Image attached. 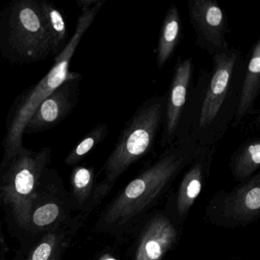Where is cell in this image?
Returning a JSON list of instances; mask_svg holds the SVG:
<instances>
[{
    "mask_svg": "<svg viewBox=\"0 0 260 260\" xmlns=\"http://www.w3.org/2000/svg\"><path fill=\"white\" fill-rule=\"evenodd\" d=\"M245 63L241 51L236 48L212 56V71L202 70L187 100L176 138L188 140L199 147H215L235 117Z\"/></svg>",
    "mask_w": 260,
    "mask_h": 260,
    "instance_id": "6da1fadb",
    "label": "cell"
},
{
    "mask_svg": "<svg viewBox=\"0 0 260 260\" xmlns=\"http://www.w3.org/2000/svg\"><path fill=\"white\" fill-rule=\"evenodd\" d=\"M106 1L100 0L92 8L82 12L77 20L75 32L64 50L54 57V65L51 71L37 84L27 89L15 102L7 121V133L3 142L4 155L2 162L11 159L23 148L24 131L30 118L39 105L71 77L72 72L70 71V64L73 56Z\"/></svg>",
    "mask_w": 260,
    "mask_h": 260,
    "instance_id": "7a4b0ae2",
    "label": "cell"
},
{
    "mask_svg": "<svg viewBox=\"0 0 260 260\" xmlns=\"http://www.w3.org/2000/svg\"><path fill=\"white\" fill-rule=\"evenodd\" d=\"M0 51L13 63H35L51 57L39 0H16L1 12Z\"/></svg>",
    "mask_w": 260,
    "mask_h": 260,
    "instance_id": "3957f363",
    "label": "cell"
},
{
    "mask_svg": "<svg viewBox=\"0 0 260 260\" xmlns=\"http://www.w3.org/2000/svg\"><path fill=\"white\" fill-rule=\"evenodd\" d=\"M51 159L50 147L32 150L24 147L0 165V202L11 210L16 223L25 229L33 200Z\"/></svg>",
    "mask_w": 260,
    "mask_h": 260,
    "instance_id": "277c9868",
    "label": "cell"
},
{
    "mask_svg": "<svg viewBox=\"0 0 260 260\" xmlns=\"http://www.w3.org/2000/svg\"><path fill=\"white\" fill-rule=\"evenodd\" d=\"M166 98L165 94L147 99L126 123L105 165L109 179L119 176L153 148L164 124Z\"/></svg>",
    "mask_w": 260,
    "mask_h": 260,
    "instance_id": "5b68a950",
    "label": "cell"
},
{
    "mask_svg": "<svg viewBox=\"0 0 260 260\" xmlns=\"http://www.w3.org/2000/svg\"><path fill=\"white\" fill-rule=\"evenodd\" d=\"M189 22L196 35V44L210 55L229 48L228 18L214 0H188Z\"/></svg>",
    "mask_w": 260,
    "mask_h": 260,
    "instance_id": "8992f818",
    "label": "cell"
},
{
    "mask_svg": "<svg viewBox=\"0 0 260 260\" xmlns=\"http://www.w3.org/2000/svg\"><path fill=\"white\" fill-rule=\"evenodd\" d=\"M81 79L80 74L72 72L69 79L39 105L24 135L46 132L66 119L78 103Z\"/></svg>",
    "mask_w": 260,
    "mask_h": 260,
    "instance_id": "52a82bcc",
    "label": "cell"
},
{
    "mask_svg": "<svg viewBox=\"0 0 260 260\" xmlns=\"http://www.w3.org/2000/svg\"><path fill=\"white\" fill-rule=\"evenodd\" d=\"M194 65L191 58L179 57L173 71L168 92L166 94L165 115L161 144L168 147L176 140L179 123L188 97V88Z\"/></svg>",
    "mask_w": 260,
    "mask_h": 260,
    "instance_id": "ba28073f",
    "label": "cell"
},
{
    "mask_svg": "<svg viewBox=\"0 0 260 260\" xmlns=\"http://www.w3.org/2000/svg\"><path fill=\"white\" fill-rule=\"evenodd\" d=\"M260 93V39L252 45L249 61L245 69L238 106L232 127H235L248 115L256 113L254 106Z\"/></svg>",
    "mask_w": 260,
    "mask_h": 260,
    "instance_id": "9c48e42d",
    "label": "cell"
},
{
    "mask_svg": "<svg viewBox=\"0 0 260 260\" xmlns=\"http://www.w3.org/2000/svg\"><path fill=\"white\" fill-rule=\"evenodd\" d=\"M182 19L176 5H171L167 12L159 33L156 50L158 69L165 66L173 56L176 47L182 39Z\"/></svg>",
    "mask_w": 260,
    "mask_h": 260,
    "instance_id": "30bf717a",
    "label": "cell"
},
{
    "mask_svg": "<svg viewBox=\"0 0 260 260\" xmlns=\"http://www.w3.org/2000/svg\"><path fill=\"white\" fill-rule=\"evenodd\" d=\"M174 237V231L167 222H155L141 242L136 260L160 259Z\"/></svg>",
    "mask_w": 260,
    "mask_h": 260,
    "instance_id": "8fae6325",
    "label": "cell"
},
{
    "mask_svg": "<svg viewBox=\"0 0 260 260\" xmlns=\"http://www.w3.org/2000/svg\"><path fill=\"white\" fill-rule=\"evenodd\" d=\"M49 40L51 57H57L68 45V28L61 12L52 3L39 1Z\"/></svg>",
    "mask_w": 260,
    "mask_h": 260,
    "instance_id": "7c38bea8",
    "label": "cell"
},
{
    "mask_svg": "<svg viewBox=\"0 0 260 260\" xmlns=\"http://www.w3.org/2000/svg\"><path fill=\"white\" fill-rule=\"evenodd\" d=\"M236 175L245 177L255 171L260 164V140L252 138L243 143L232 159Z\"/></svg>",
    "mask_w": 260,
    "mask_h": 260,
    "instance_id": "4fadbf2b",
    "label": "cell"
},
{
    "mask_svg": "<svg viewBox=\"0 0 260 260\" xmlns=\"http://www.w3.org/2000/svg\"><path fill=\"white\" fill-rule=\"evenodd\" d=\"M30 211L28 228L45 229L59 221L63 215L62 206L58 202H33Z\"/></svg>",
    "mask_w": 260,
    "mask_h": 260,
    "instance_id": "5bb4252c",
    "label": "cell"
},
{
    "mask_svg": "<svg viewBox=\"0 0 260 260\" xmlns=\"http://www.w3.org/2000/svg\"><path fill=\"white\" fill-rule=\"evenodd\" d=\"M108 135L107 124L103 123L95 126L71 150L65 159V162L69 166L78 164L99 144L105 141Z\"/></svg>",
    "mask_w": 260,
    "mask_h": 260,
    "instance_id": "9a60e30c",
    "label": "cell"
},
{
    "mask_svg": "<svg viewBox=\"0 0 260 260\" xmlns=\"http://www.w3.org/2000/svg\"><path fill=\"white\" fill-rule=\"evenodd\" d=\"M93 171L86 167H77L73 170L71 181L74 196L80 202H83L92 185Z\"/></svg>",
    "mask_w": 260,
    "mask_h": 260,
    "instance_id": "2e32d148",
    "label": "cell"
},
{
    "mask_svg": "<svg viewBox=\"0 0 260 260\" xmlns=\"http://www.w3.org/2000/svg\"><path fill=\"white\" fill-rule=\"evenodd\" d=\"M58 243L57 234H48L44 240L36 246L27 260H50L54 253V249Z\"/></svg>",
    "mask_w": 260,
    "mask_h": 260,
    "instance_id": "e0dca14e",
    "label": "cell"
},
{
    "mask_svg": "<svg viewBox=\"0 0 260 260\" xmlns=\"http://www.w3.org/2000/svg\"><path fill=\"white\" fill-rule=\"evenodd\" d=\"M246 206L249 210L256 211L260 208V188L258 186L251 188L245 199Z\"/></svg>",
    "mask_w": 260,
    "mask_h": 260,
    "instance_id": "ac0fdd59",
    "label": "cell"
},
{
    "mask_svg": "<svg viewBox=\"0 0 260 260\" xmlns=\"http://www.w3.org/2000/svg\"><path fill=\"white\" fill-rule=\"evenodd\" d=\"M100 0H77V4L82 12L86 11L95 6Z\"/></svg>",
    "mask_w": 260,
    "mask_h": 260,
    "instance_id": "d6986e66",
    "label": "cell"
},
{
    "mask_svg": "<svg viewBox=\"0 0 260 260\" xmlns=\"http://www.w3.org/2000/svg\"><path fill=\"white\" fill-rule=\"evenodd\" d=\"M102 260H116L115 258H111V257H106V258H103Z\"/></svg>",
    "mask_w": 260,
    "mask_h": 260,
    "instance_id": "ffe728a7",
    "label": "cell"
},
{
    "mask_svg": "<svg viewBox=\"0 0 260 260\" xmlns=\"http://www.w3.org/2000/svg\"><path fill=\"white\" fill-rule=\"evenodd\" d=\"M0 240H1V235H0Z\"/></svg>",
    "mask_w": 260,
    "mask_h": 260,
    "instance_id": "44dd1931",
    "label": "cell"
}]
</instances>
